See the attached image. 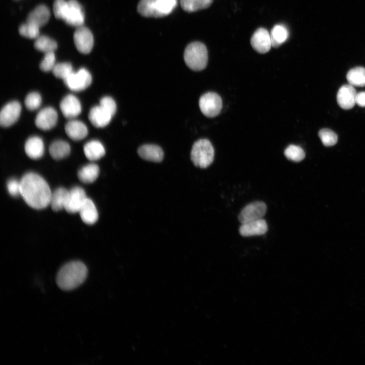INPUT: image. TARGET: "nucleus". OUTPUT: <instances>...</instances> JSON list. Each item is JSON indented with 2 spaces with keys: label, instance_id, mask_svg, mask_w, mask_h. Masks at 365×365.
Instances as JSON below:
<instances>
[{
  "label": "nucleus",
  "instance_id": "nucleus-12",
  "mask_svg": "<svg viewBox=\"0 0 365 365\" xmlns=\"http://www.w3.org/2000/svg\"><path fill=\"white\" fill-rule=\"evenodd\" d=\"M252 48L259 53H266L272 47L270 33L264 28L258 29L250 40Z\"/></svg>",
  "mask_w": 365,
  "mask_h": 365
},
{
  "label": "nucleus",
  "instance_id": "nucleus-23",
  "mask_svg": "<svg viewBox=\"0 0 365 365\" xmlns=\"http://www.w3.org/2000/svg\"><path fill=\"white\" fill-rule=\"evenodd\" d=\"M50 16L49 9L44 5L37 6L27 17L26 22L33 24L39 27L45 25Z\"/></svg>",
  "mask_w": 365,
  "mask_h": 365
},
{
  "label": "nucleus",
  "instance_id": "nucleus-16",
  "mask_svg": "<svg viewBox=\"0 0 365 365\" xmlns=\"http://www.w3.org/2000/svg\"><path fill=\"white\" fill-rule=\"evenodd\" d=\"M356 94L353 86L349 84L343 85L338 90L337 95L338 104L344 110L352 108L356 104Z\"/></svg>",
  "mask_w": 365,
  "mask_h": 365
},
{
  "label": "nucleus",
  "instance_id": "nucleus-35",
  "mask_svg": "<svg viewBox=\"0 0 365 365\" xmlns=\"http://www.w3.org/2000/svg\"><path fill=\"white\" fill-rule=\"evenodd\" d=\"M318 136L323 144L326 147L335 145L338 140L337 134L329 129H321L318 132Z\"/></svg>",
  "mask_w": 365,
  "mask_h": 365
},
{
  "label": "nucleus",
  "instance_id": "nucleus-13",
  "mask_svg": "<svg viewBox=\"0 0 365 365\" xmlns=\"http://www.w3.org/2000/svg\"><path fill=\"white\" fill-rule=\"evenodd\" d=\"M59 106L63 115L70 120L77 117L82 111L80 100L72 94L64 96L60 101Z\"/></svg>",
  "mask_w": 365,
  "mask_h": 365
},
{
  "label": "nucleus",
  "instance_id": "nucleus-41",
  "mask_svg": "<svg viewBox=\"0 0 365 365\" xmlns=\"http://www.w3.org/2000/svg\"><path fill=\"white\" fill-rule=\"evenodd\" d=\"M355 103L360 106H365V91L360 92L356 94Z\"/></svg>",
  "mask_w": 365,
  "mask_h": 365
},
{
  "label": "nucleus",
  "instance_id": "nucleus-17",
  "mask_svg": "<svg viewBox=\"0 0 365 365\" xmlns=\"http://www.w3.org/2000/svg\"><path fill=\"white\" fill-rule=\"evenodd\" d=\"M268 231V225L263 218L242 224L239 233L243 237H249L265 234Z\"/></svg>",
  "mask_w": 365,
  "mask_h": 365
},
{
  "label": "nucleus",
  "instance_id": "nucleus-29",
  "mask_svg": "<svg viewBox=\"0 0 365 365\" xmlns=\"http://www.w3.org/2000/svg\"><path fill=\"white\" fill-rule=\"evenodd\" d=\"M346 79L352 86H365V68L358 66L351 69L346 75Z\"/></svg>",
  "mask_w": 365,
  "mask_h": 365
},
{
  "label": "nucleus",
  "instance_id": "nucleus-9",
  "mask_svg": "<svg viewBox=\"0 0 365 365\" xmlns=\"http://www.w3.org/2000/svg\"><path fill=\"white\" fill-rule=\"evenodd\" d=\"M267 211L266 204L261 201H255L245 206L238 215V220L242 223L261 219Z\"/></svg>",
  "mask_w": 365,
  "mask_h": 365
},
{
  "label": "nucleus",
  "instance_id": "nucleus-28",
  "mask_svg": "<svg viewBox=\"0 0 365 365\" xmlns=\"http://www.w3.org/2000/svg\"><path fill=\"white\" fill-rule=\"evenodd\" d=\"M270 36L272 46L277 48L286 41L288 36V31L284 25L277 24L272 29Z\"/></svg>",
  "mask_w": 365,
  "mask_h": 365
},
{
  "label": "nucleus",
  "instance_id": "nucleus-5",
  "mask_svg": "<svg viewBox=\"0 0 365 365\" xmlns=\"http://www.w3.org/2000/svg\"><path fill=\"white\" fill-rule=\"evenodd\" d=\"M214 149L210 142L206 139L198 140L193 145L191 159L196 167L205 168L213 162Z\"/></svg>",
  "mask_w": 365,
  "mask_h": 365
},
{
  "label": "nucleus",
  "instance_id": "nucleus-15",
  "mask_svg": "<svg viewBox=\"0 0 365 365\" xmlns=\"http://www.w3.org/2000/svg\"><path fill=\"white\" fill-rule=\"evenodd\" d=\"M67 4V11L64 21L72 26L78 27L83 25L84 15L80 4L76 0H69Z\"/></svg>",
  "mask_w": 365,
  "mask_h": 365
},
{
  "label": "nucleus",
  "instance_id": "nucleus-40",
  "mask_svg": "<svg viewBox=\"0 0 365 365\" xmlns=\"http://www.w3.org/2000/svg\"><path fill=\"white\" fill-rule=\"evenodd\" d=\"M7 188L9 193L13 197H17L21 195L20 181L15 178H11L7 182Z\"/></svg>",
  "mask_w": 365,
  "mask_h": 365
},
{
  "label": "nucleus",
  "instance_id": "nucleus-4",
  "mask_svg": "<svg viewBox=\"0 0 365 365\" xmlns=\"http://www.w3.org/2000/svg\"><path fill=\"white\" fill-rule=\"evenodd\" d=\"M184 58L186 65L191 69L202 70L206 67L208 61L206 47L201 42H192L186 47Z\"/></svg>",
  "mask_w": 365,
  "mask_h": 365
},
{
  "label": "nucleus",
  "instance_id": "nucleus-6",
  "mask_svg": "<svg viewBox=\"0 0 365 365\" xmlns=\"http://www.w3.org/2000/svg\"><path fill=\"white\" fill-rule=\"evenodd\" d=\"M199 105L203 115L209 118H213L220 113L222 108V100L217 93L209 92L200 97Z\"/></svg>",
  "mask_w": 365,
  "mask_h": 365
},
{
  "label": "nucleus",
  "instance_id": "nucleus-25",
  "mask_svg": "<svg viewBox=\"0 0 365 365\" xmlns=\"http://www.w3.org/2000/svg\"><path fill=\"white\" fill-rule=\"evenodd\" d=\"M69 191L64 188H58L53 193L50 205L52 210L58 211L65 209L68 199Z\"/></svg>",
  "mask_w": 365,
  "mask_h": 365
},
{
  "label": "nucleus",
  "instance_id": "nucleus-14",
  "mask_svg": "<svg viewBox=\"0 0 365 365\" xmlns=\"http://www.w3.org/2000/svg\"><path fill=\"white\" fill-rule=\"evenodd\" d=\"M84 190L80 187H75L69 191L65 210L69 213L79 212L87 199Z\"/></svg>",
  "mask_w": 365,
  "mask_h": 365
},
{
  "label": "nucleus",
  "instance_id": "nucleus-10",
  "mask_svg": "<svg viewBox=\"0 0 365 365\" xmlns=\"http://www.w3.org/2000/svg\"><path fill=\"white\" fill-rule=\"evenodd\" d=\"M21 106L17 101H12L5 104L0 113V124L2 127H8L14 124L19 119Z\"/></svg>",
  "mask_w": 365,
  "mask_h": 365
},
{
  "label": "nucleus",
  "instance_id": "nucleus-1",
  "mask_svg": "<svg viewBox=\"0 0 365 365\" xmlns=\"http://www.w3.org/2000/svg\"><path fill=\"white\" fill-rule=\"evenodd\" d=\"M21 196L30 207L42 209L50 205L52 192L46 181L39 174L28 172L21 178Z\"/></svg>",
  "mask_w": 365,
  "mask_h": 365
},
{
  "label": "nucleus",
  "instance_id": "nucleus-39",
  "mask_svg": "<svg viewBox=\"0 0 365 365\" xmlns=\"http://www.w3.org/2000/svg\"><path fill=\"white\" fill-rule=\"evenodd\" d=\"M99 105L108 112L112 116L117 110L116 103L113 98L110 96H104L101 98Z\"/></svg>",
  "mask_w": 365,
  "mask_h": 365
},
{
  "label": "nucleus",
  "instance_id": "nucleus-2",
  "mask_svg": "<svg viewBox=\"0 0 365 365\" xmlns=\"http://www.w3.org/2000/svg\"><path fill=\"white\" fill-rule=\"evenodd\" d=\"M88 269L79 261H74L64 264L58 271L56 283L64 290H70L82 284L87 278Z\"/></svg>",
  "mask_w": 365,
  "mask_h": 365
},
{
  "label": "nucleus",
  "instance_id": "nucleus-26",
  "mask_svg": "<svg viewBox=\"0 0 365 365\" xmlns=\"http://www.w3.org/2000/svg\"><path fill=\"white\" fill-rule=\"evenodd\" d=\"M99 173L98 166L94 163L88 164L82 167L78 172L79 180L84 183H92L98 177Z\"/></svg>",
  "mask_w": 365,
  "mask_h": 365
},
{
  "label": "nucleus",
  "instance_id": "nucleus-30",
  "mask_svg": "<svg viewBox=\"0 0 365 365\" xmlns=\"http://www.w3.org/2000/svg\"><path fill=\"white\" fill-rule=\"evenodd\" d=\"M213 0H180L181 8L186 12H193L209 7Z\"/></svg>",
  "mask_w": 365,
  "mask_h": 365
},
{
  "label": "nucleus",
  "instance_id": "nucleus-24",
  "mask_svg": "<svg viewBox=\"0 0 365 365\" xmlns=\"http://www.w3.org/2000/svg\"><path fill=\"white\" fill-rule=\"evenodd\" d=\"M83 149L85 156L90 161L100 159L105 153L103 144L97 140H92L87 142L84 145Z\"/></svg>",
  "mask_w": 365,
  "mask_h": 365
},
{
  "label": "nucleus",
  "instance_id": "nucleus-20",
  "mask_svg": "<svg viewBox=\"0 0 365 365\" xmlns=\"http://www.w3.org/2000/svg\"><path fill=\"white\" fill-rule=\"evenodd\" d=\"M25 152L30 158L38 159L41 158L44 153V144L42 138L37 136L28 138L24 145Z\"/></svg>",
  "mask_w": 365,
  "mask_h": 365
},
{
  "label": "nucleus",
  "instance_id": "nucleus-8",
  "mask_svg": "<svg viewBox=\"0 0 365 365\" xmlns=\"http://www.w3.org/2000/svg\"><path fill=\"white\" fill-rule=\"evenodd\" d=\"M74 41L77 49L81 53H89L93 46L94 39L91 31L82 25L77 28L74 34Z\"/></svg>",
  "mask_w": 365,
  "mask_h": 365
},
{
  "label": "nucleus",
  "instance_id": "nucleus-36",
  "mask_svg": "<svg viewBox=\"0 0 365 365\" xmlns=\"http://www.w3.org/2000/svg\"><path fill=\"white\" fill-rule=\"evenodd\" d=\"M24 103L26 107L30 111H34L40 106L42 103L41 95L36 92L28 93L25 97Z\"/></svg>",
  "mask_w": 365,
  "mask_h": 365
},
{
  "label": "nucleus",
  "instance_id": "nucleus-27",
  "mask_svg": "<svg viewBox=\"0 0 365 365\" xmlns=\"http://www.w3.org/2000/svg\"><path fill=\"white\" fill-rule=\"evenodd\" d=\"M69 144L64 140H56L50 144L49 152L51 156L55 160H60L68 156L70 154Z\"/></svg>",
  "mask_w": 365,
  "mask_h": 365
},
{
  "label": "nucleus",
  "instance_id": "nucleus-37",
  "mask_svg": "<svg viewBox=\"0 0 365 365\" xmlns=\"http://www.w3.org/2000/svg\"><path fill=\"white\" fill-rule=\"evenodd\" d=\"M67 8V2L65 0H55L53 4V11L55 17L64 20Z\"/></svg>",
  "mask_w": 365,
  "mask_h": 365
},
{
  "label": "nucleus",
  "instance_id": "nucleus-7",
  "mask_svg": "<svg viewBox=\"0 0 365 365\" xmlns=\"http://www.w3.org/2000/svg\"><path fill=\"white\" fill-rule=\"evenodd\" d=\"M92 78L90 72L85 68H81L64 80L65 85L73 91H81L88 88L92 83Z\"/></svg>",
  "mask_w": 365,
  "mask_h": 365
},
{
  "label": "nucleus",
  "instance_id": "nucleus-18",
  "mask_svg": "<svg viewBox=\"0 0 365 365\" xmlns=\"http://www.w3.org/2000/svg\"><path fill=\"white\" fill-rule=\"evenodd\" d=\"M112 117L100 105L92 107L88 114L89 121L97 128H102L107 126L111 122Z\"/></svg>",
  "mask_w": 365,
  "mask_h": 365
},
{
  "label": "nucleus",
  "instance_id": "nucleus-38",
  "mask_svg": "<svg viewBox=\"0 0 365 365\" xmlns=\"http://www.w3.org/2000/svg\"><path fill=\"white\" fill-rule=\"evenodd\" d=\"M55 63V56L54 52L45 53L44 57L40 64V69L43 71L52 70Z\"/></svg>",
  "mask_w": 365,
  "mask_h": 365
},
{
  "label": "nucleus",
  "instance_id": "nucleus-31",
  "mask_svg": "<svg viewBox=\"0 0 365 365\" xmlns=\"http://www.w3.org/2000/svg\"><path fill=\"white\" fill-rule=\"evenodd\" d=\"M34 48L45 53L54 52L57 47L56 42L53 39L45 35H39L34 44Z\"/></svg>",
  "mask_w": 365,
  "mask_h": 365
},
{
  "label": "nucleus",
  "instance_id": "nucleus-33",
  "mask_svg": "<svg viewBox=\"0 0 365 365\" xmlns=\"http://www.w3.org/2000/svg\"><path fill=\"white\" fill-rule=\"evenodd\" d=\"M74 71L71 64L69 62L56 63L52 69L54 75L58 78L65 80Z\"/></svg>",
  "mask_w": 365,
  "mask_h": 365
},
{
  "label": "nucleus",
  "instance_id": "nucleus-19",
  "mask_svg": "<svg viewBox=\"0 0 365 365\" xmlns=\"http://www.w3.org/2000/svg\"><path fill=\"white\" fill-rule=\"evenodd\" d=\"M65 131L67 135L74 140L84 139L88 134V128L82 121L70 120L65 125Z\"/></svg>",
  "mask_w": 365,
  "mask_h": 365
},
{
  "label": "nucleus",
  "instance_id": "nucleus-22",
  "mask_svg": "<svg viewBox=\"0 0 365 365\" xmlns=\"http://www.w3.org/2000/svg\"><path fill=\"white\" fill-rule=\"evenodd\" d=\"M79 213L83 222L88 225L94 224L98 218V213L96 206L93 201L88 197Z\"/></svg>",
  "mask_w": 365,
  "mask_h": 365
},
{
  "label": "nucleus",
  "instance_id": "nucleus-11",
  "mask_svg": "<svg viewBox=\"0 0 365 365\" xmlns=\"http://www.w3.org/2000/svg\"><path fill=\"white\" fill-rule=\"evenodd\" d=\"M58 118L56 110L50 106L43 108L39 111L35 119V124L40 129L48 130L56 124Z\"/></svg>",
  "mask_w": 365,
  "mask_h": 365
},
{
  "label": "nucleus",
  "instance_id": "nucleus-32",
  "mask_svg": "<svg viewBox=\"0 0 365 365\" xmlns=\"http://www.w3.org/2000/svg\"><path fill=\"white\" fill-rule=\"evenodd\" d=\"M284 154L287 159L296 162L302 161L305 156L302 148L293 144L289 145L285 149Z\"/></svg>",
  "mask_w": 365,
  "mask_h": 365
},
{
  "label": "nucleus",
  "instance_id": "nucleus-34",
  "mask_svg": "<svg viewBox=\"0 0 365 365\" xmlns=\"http://www.w3.org/2000/svg\"><path fill=\"white\" fill-rule=\"evenodd\" d=\"M39 28L36 25L26 22L19 27V32L24 37L36 39L40 35Z\"/></svg>",
  "mask_w": 365,
  "mask_h": 365
},
{
  "label": "nucleus",
  "instance_id": "nucleus-3",
  "mask_svg": "<svg viewBox=\"0 0 365 365\" xmlns=\"http://www.w3.org/2000/svg\"><path fill=\"white\" fill-rule=\"evenodd\" d=\"M177 3V0H140L137 9L142 16L159 18L170 14Z\"/></svg>",
  "mask_w": 365,
  "mask_h": 365
},
{
  "label": "nucleus",
  "instance_id": "nucleus-21",
  "mask_svg": "<svg viewBox=\"0 0 365 365\" xmlns=\"http://www.w3.org/2000/svg\"><path fill=\"white\" fill-rule=\"evenodd\" d=\"M137 153L142 159L155 162L162 161L164 156L162 149L155 144L142 145L138 148Z\"/></svg>",
  "mask_w": 365,
  "mask_h": 365
}]
</instances>
